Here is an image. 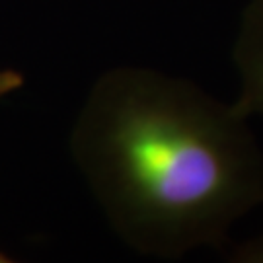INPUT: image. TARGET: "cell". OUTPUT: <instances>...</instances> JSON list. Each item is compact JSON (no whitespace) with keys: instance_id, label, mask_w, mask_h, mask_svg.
I'll return each mask as SVG.
<instances>
[{"instance_id":"cell-1","label":"cell","mask_w":263,"mask_h":263,"mask_svg":"<svg viewBox=\"0 0 263 263\" xmlns=\"http://www.w3.org/2000/svg\"><path fill=\"white\" fill-rule=\"evenodd\" d=\"M70 154L107 224L135 252L181 257L263 205V152L234 104L146 66L96 78Z\"/></svg>"},{"instance_id":"cell-2","label":"cell","mask_w":263,"mask_h":263,"mask_svg":"<svg viewBox=\"0 0 263 263\" xmlns=\"http://www.w3.org/2000/svg\"><path fill=\"white\" fill-rule=\"evenodd\" d=\"M232 61L238 74L236 109L244 117H263V0H250L238 24Z\"/></svg>"},{"instance_id":"cell-3","label":"cell","mask_w":263,"mask_h":263,"mask_svg":"<svg viewBox=\"0 0 263 263\" xmlns=\"http://www.w3.org/2000/svg\"><path fill=\"white\" fill-rule=\"evenodd\" d=\"M24 86V78L16 70L10 68H0V98L16 92Z\"/></svg>"},{"instance_id":"cell-4","label":"cell","mask_w":263,"mask_h":263,"mask_svg":"<svg viewBox=\"0 0 263 263\" xmlns=\"http://www.w3.org/2000/svg\"><path fill=\"white\" fill-rule=\"evenodd\" d=\"M12 261V257L8 254H4V252H0V263H10Z\"/></svg>"}]
</instances>
